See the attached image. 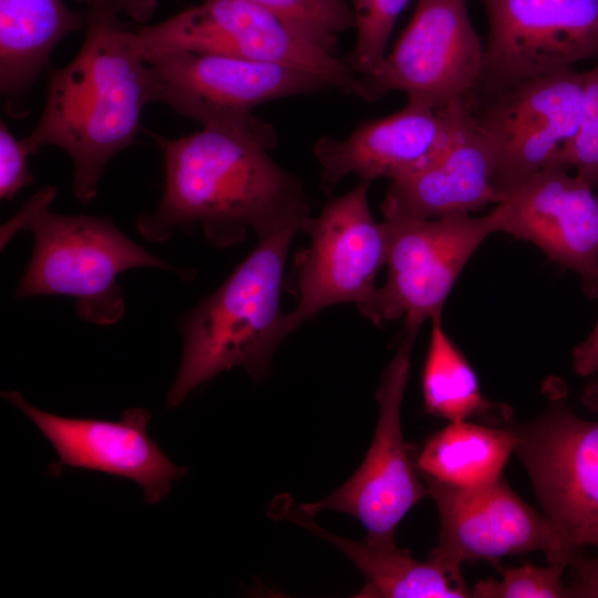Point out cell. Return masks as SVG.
Returning a JSON list of instances; mask_svg holds the SVG:
<instances>
[{
  "mask_svg": "<svg viewBox=\"0 0 598 598\" xmlns=\"http://www.w3.org/2000/svg\"><path fill=\"white\" fill-rule=\"evenodd\" d=\"M388 277L359 311L374 324L404 318L420 328L442 315L461 271L492 234L498 231L492 209L486 215L413 218L385 216Z\"/></svg>",
  "mask_w": 598,
  "mask_h": 598,
  "instance_id": "52a82bcc",
  "label": "cell"
},
{
  "mask_svg": "<svg viewBox=\"0 0 598 598\" xmlns=\"http://www.w3.org/2000/svg\"><path fill=\"white\" fill-rule=\"evenodd\" d=\"M337 49L339 33L354 28L348 0H248Z\"/></svg>",
  "mask_w": 598,
  "mask_h": 598,
  "instance_id": "cb8c5ba5",
  "label": "cell"
},
{
  "mask_svg": "<svg viewBox=\"0 0 598 598\" xmlns=\"http://www.w3.org/2000/svg\"><path fill=\"white\" fill-rule=\"evenodd\" d=\"M555 163L574 169L592 188L598 186V60L585 71L584 110L576 136Z\"/></svg>",
  "mask_w": 598,
  "mask_h": 598,
  "instance_id": "484cf974",
  "label": "cell"
},
{
  "mask_svg": "<svg viewBox=\"0 0 598 598\" xmlns=\"http://www.w3.org/2000/svg\"><path fill=\"white\" fill-rule=\"evenodd\" d=\"M582 400L589 409L598 412V375L586 389Z\"/></svg>",
  "mask_w": 598,
  "mask_h": 598,
  "instance_id": "4dcf8cb0",
  "label": "cell"
},
{
  "mask_svg": "<svg viewBox=\"0 0 598 598\" xmlns=\"http://www.w3.org/2000/svg\"><path fill=\"white\" fill-rule=\"evenodd\" d=\"M420 328L404 326L395 354L389 362L378 393L379 417L374 437L359 470L324 498L301 504L310 517L337 511L358 518L367 535L394 539L396 525L422 498L430 496L412 464L401 426V405L410 357Z\"/></svg>",
  "mask_w": 598,
  "mask_h": 598,
  "instance_id": "7c38bea8",
  "label": "cell"
},
{
  "mask_svg": "<svg viewBox=\"0 0 598 598\" xmlns=\"http://www.w3.org/2000/svg\"><path fill=\"white\" fill-rule=\"evenodd\" d=\"M1 395L24 412L54 446L59 460L50 465L58 475L63 466L82 467L134 481L148 504L171 491V482L187 473L174 464L147 434L151 413L127 409L120 421L71 419L37 409L14 390Z\"/></svg>",
  "mask_w": 598,
  "mask_h": 598,
  "instance_id": "2e32d148",
  "label": "cell"
},
{
  "mask_svg": "<svg viewBox=\"0 0 598 598\" xmlns=\"http://www.w3.org/2000/svg\"><path fill=\"white\" fill-rule=\"evenodd\" d=\"M290 224L258 237L231 275L179 321L183 353L166 405L177 408L194 389L240 367L254 380L270 372L274 352L288 336L280 310L285 262L293 236Z\"/></svg>",
  "mask_w": 598,
  "mask_h": 598,
  "instance_id": "3957f363",
  "label": "cell"
},
{
  "mask_svg": "<svg viewBox=\"0 0 598 598\" xmlns=\"http://www.w3.org/2000/svg\"><path fill=\"white\" fill-rule=\"evenodd\" d=\"M518 436L513 425L448 422L423 446L417 473L460 488L489 485L503 476Z\"/></svg>",
  "mask_w": 598,
  "mask_h": 598,
  "instance_id": "44dd1931",
  "label": "cell"
},
{
  "mask_svg": "<svg viewBox=\"0 0 598 598\" xmlns=\"http://www.w3.org/2000/svg\"><path fill=\"white\" fill-rule=\"evenodd\" d=\"M30 155L22 140H18L0 122V197L11 199L21 188L32 184L34 178L27 158Z\"/></svg>",
  "mask_w": 598,
  "mask_h": 598,
  "instance_id": "4316f807",
  "label": "cell"
},
{
  "mask_svg": "<svg viewBox=\"0 0 598 598\" xmlns=\"http://www.w3.org/2000/svg\"><path fill=\"white\" fill-rule=\"evenodd\" d=\"M591 558L578 557L571 565L576 569V579L568 586L570 597L598 598V542L592 546Z\"/></svg>",
  "mask_w": 598,
  "mask_h": 598,
  "instance_id": "83f0119b",
  "label": "cell"
},
{
  "mask_svg": "<svg viewBox=\"0 0 598 598\" xmlns=\"http://www.w3.org/2000/svg\"><path fill=\"white\" fill-rule=\"evenodd\" d=\"M481 1L488 32L473 100L598 59V0Z\"/></svg>",
  "mask_w": 598,
  "mask_h": 598,
  "instance_id": "9c48e42d",
  "label": "cell"
},
{
  "mask_svg": "<svg viewBox=\"0 0 598 598\" xmlns=\"http://www.w3.org/2000/svg\"><path fill=\"white\" fill-rule=\"evenodd\" d=\"M269 514L295 523L333 544L347 555L367 578L360 597L381 598H471L461 567L432 559L420 561L408 549L399 548L394 539L367 535L355 542L332 534L315 524L289 496L276 497Z\"/></svg>",
  "mask_w": 598,
  "mask_h": 598,
  "instance_id": "d6986e66",
  "label": "cell"
},
{
  "mask_svg": "<svg viewBox=\"0 0 598 598\" xmlns=\"http://www.w3.org/2000/svg\"><path fill=\"white\" fill-rule=\"evenodd\" d=\"M153 137L163 153L164 186L157 206L136 221L147 241L163 243L202 224L213 244L230 246L247 228L260 237L310 218L301 183L270 157L271 143L208 127Z\"/></svg>",
  "mask_w": 598,
  "mask_h": 598,
  "instance_id": "6da1fadb",
  "label": "cell"
},
{
  "mask_svg": "<svg viewBox=\"0 0 598 598\" xmlns=\"http://www.w3.org/2000/svg\"><path fill=\"white\" fill-rule=\"evenodd\" d=\"M496 161L478 127L471 100L453 105L448 135L435 155L416 171L391 181L383 216L442 218L470 215L502 200L494 187Z\"/></svg>",
  "mask_w": 598,
  "mask_h": 598,
  "instance_id": "e0dca14e",
  "label": "cell"
},
{
  "mask_svg": "<svg viewBox=\"0 0 598 598\" xmlns=\"http://www.w3.org/2000/svg\"><path fill=\"white\" fill-rule=\"evenodd\" d=\"M565 566L526 563L502 570V579L486 578L471 589V598H570L563 582Z\"/></svg>",
  "mask_w": 598,
  "mask_h": 598,
  "instance_id": "d4e9b609",
  "label": "cell"
},
{
  "mask_svg": "<svg viewBox=\"0 0 598 598\" xmlns=\"http://www.w3.org/2000/svg\"><path fill=\"white\" fill-rule=\"evenodd\" d=\"M484 70V43L466 0H420L393 49L370 74L361 95L373 102L399 91L434 110L472 99Z\"/></svg>",
  "mask_w": 598,
  "mask_h": 598,
  "instance_id": "ba28073f",
  "label": "cell"
},
{
  "mask_svg": "<svg viewBox=\"0 0 598 598\" xmlns=\"http://www.w3.org/2000/svg\"><path fill=\"white\" fill-rule=\"evenodd\" d=\"M138 50H183L276 63L310 72L360 97V76L333 49L248 0H203L131 32Z\"/></svg>",
  "mask_w": 598,
  "mask_h": 598,
  "instance_id": "5b68a950",
  "label": "cell"
},
{
  "mask_svg": "<svg viewBox=\"0 0 598 598\" xmlns=\"http://www.w3.org/2000/svg\"><path fill=\"white\" fill-rule=\"evenodd\" d=\"M585 72L565 69L512 85L473 107L496 166L504 197L546 166L576 136L584 110ZM501 200V202H502Z\"/></svg>",
  "mask_w": 598,
  "mask_h": 598,
  "instance_id": "30bf717a",
  "label": "cell"
},
{
  "mask_svg": "<svg viewBox=\"0 0 598 598\" xmlns=\"http://www.w3.org/2000/svg\"><path fill=\"white\" fill-rule=\"evenodd\" d=\"M453 105L434 110L408 102L391 115L363 123L342 140L321 137L313 154L321 168L322 189L332 192L350 174L371 183L382 177L394 181L422 167L447 137Z\"/></svg>",
  "mask_w": 598,
  "mask_h": 598,
  "instance_id": "ac0fdd59",
  "label": "cell"
},
{
  "mask_svg": "<svg viewBox=\"0 0 598 598\" xmlns=\"http://www.w3.org/2000/svg\"><path fill=\"white\" fill-rule=\"evenodd\" d=\"M429 351L422 374L424 409L448 422L481 417L505 424L508 408L487 400L478 378L461 350L446 334L442 315L431 319Z\"/></svg>",
  "mask_w": 598,
  "mask_h": 598,
  "instance_id": "7402d4cb",
  "label": "cell"
},
{
  "mask_svg": "<svg viewBox=\"0 0 598 598\" xmlns=\"http://www.w3.org/2000/svg\"><path fill=\"white\" fill-rule=\"evenodd\" d=\"M592 187L553 163L493 208L498 231L532 243L576 274L584 292L598 299V198Z\"/></svg>",
  "mask_w": 598,
  "mask_h": 598,
  "instance_id": "9a60e30c",
  "label": "cell"
},
{
  "mask_svg": "<svg viewBox=\"0 0 598 598\" xmlns=\"http://www.w3.org/2000/svg\"><path fill=\"white\" fill-rule=\"evenodd\" d=\"M55 186L37 192L0 229V248L19 231L29 230L34 246L16 299L68 296L76 300L79 317L110 326L124 315L125 303L117 276L140 267L182 269L154 256L125 234L109 217L61 215L50 209Z\"/></svg>",
  "mask_w": 598,
  "mask_h": 598,
  "instance_id": "277c9868",
  "label": "cell"
},
{
  "mask_svg": "<svg viewBox=\"0 0 598 598\" xmlns=\"http://www.w3.org/2000/svg\"><path fill=\"white\" fill-rule=\"evenodd\" d=\"M573 367L582 377L598 372V319L587 338L574 349Z\"/></svg>",
  "mask_w": 598,
  "mask_h": 598,
  "instance_id": "f1b7e54d",
  "label": "cell"
},
{
  "mask_svg": "<svg viewBox=\"0 0 598 598\" xmlns=\"http://www.w3.org/2000/svg\"><path fill=\"white\" fill-rule=\"evenodd\" d=\"M369 186L361 181L308 219L303 230L310 246L297 260L299 301L286 313L288 334L332 305L359 307L373 296L375 276L385 264L386 236L370 210Z\"/></svg>",
  "mask_w": 598,
  "mask_h": 598,
  "instance_id": "8fae6325",
  "label": "cell"
},
{
  "mask_svg": "<svg viewBox=\"0 0 598 598\" xmlns=\"http://www.w3.org/2000/svg\"><path fill=\"white\" fill-rule=\"evenodd\" d=\"M420 477L440 516L439 545L430 559L455 567L466 560L497 565L506 556L542 551L549 564L567 567L578 558L549 518L525 503L503 476L477 488Z\"/></svg>",
  "mask_w": 598,
  "mask_h": 598,
  "instance_id": "5bb4252c",
  "label": "cell"
},
{
  "mask_svg": "<svg viewBox=\"0 0 598 598\" xmlns=\"http://www.w3.org/2000/svg\"><path fill=\"white\" fill-rule=\"evenodd\" d=\"M354 16L357 41L347 62L359 75L370 74L385 56L395 21L411 0H348Z\"/></svg>",
  "mask_w": 598,
  "mask_h": 598,
  "instance_id": "603a6c76",
  "label": "cell"
},
{
  "mask_svg": "<svg viewBox=\"0 0 598 598\" xmlns=\"http://www.w3.org/2000/svg\"><path fill=\"white\" fill-rule=\"evenodd\" d=\"M78 1L85 3L90 10H100L104 8L106 0H78Z\"/></svg>",
  "mask_w": 598,
  "mask_h": 598,
  "instance_id": "1f68e13d",
  "label": "cell"
},
{
  "mask_svg": "<svg viewBox=\"0 0 598 598\" xmlns=\"http://www.w3.org/2000/svg\"><path fill=\"white\" fill-rule=\"evenodd\" d=\"M86 25L87 13L62 0H0V89L13 112H23L21 102L56 44Z\"/></svg>",
  "mask_w": 598,
  "mask_h": 598,
  "instance_id": "ffe728a7",
  "label": "cell"
},
{
  "mask_svg": "<svg viewBox=\"0 0 598 598\" xmlns=\"http://www.w3.org/2000/svg\"><path fill=\"white\" fill-rule=\"evenodd\" d=\"M156 7V0H106L104 10L113 13L125 12L138 22L147 21Z\"/></svg>",
  "mask_w": 598,
  "mask_h": 598,
  "instance_id": "f546056e",
  "label": "cell"
},
{
  "mask_svg": "<svg viewBox=\"0 0 598 598\" xmlns=\"http://www.w3.org/2000/svg\"><path fill=\"white\" fill-rule=\"evenodd\" d=\"M513 426L518 436L514 453L545 515L579 556L598 542V421L557 402L527 424Z\"/></svg>",
  "mask_w": 598,
  "mask_h": 598,
  "instance_id": "4fadbf2b",
  "label": "cell"
},
{
  "mask_svg": "<svg viewBox=\"0 0 598 598\" xmlns=\"http://www.w3.org/2000/svg\"><path fill=\"white\" fill-rule=\"evenodd\" d=\"M85 38L63 68H51L42 114L22 140L30 155L49 145L73 164L72 190L92 200L107 163L134 143L144 106L156 102L151 66L116 14L90 10Z\"/></svg>",
  "mask_w": 598,
  "mask_h": 598,
  "instance_id": "7a4b0ae2",
  "label": "cell"
},
{
  "mask_svg": "<svg viewBox=\"0 0 598 598\" xmlns=\"http://www.w3.org/2000/svg\"><path fill=\"white\" fill-rule=\"evenodd\" d=\"M152 69L156 102L204 127L254 135L274 145L272 126L251 114L269 101L329 87L288 65L183 50H140Z\"/></svg>",
  "mask_w": 598,
  "mask_h": 598,
  "instance_id": "8992f818",
  "label": "cell"
}]
</instances>
